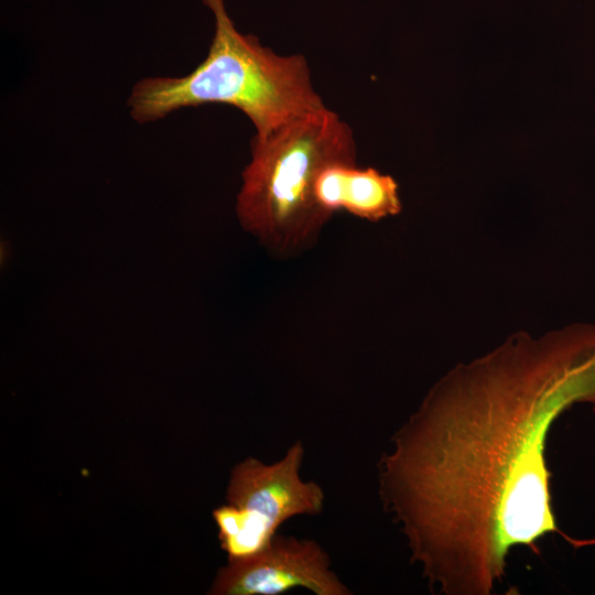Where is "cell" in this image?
<instances>
[{
  "label": "cell",
  "instance_id": "obj_1",
  "mask_svg": "<svg viewBox=\"0 0 595 595\" xmlns=\"http://www.w3.org/2000/svg\"><path fill=\"white\" fill-rule=\"evenodd\" d=\"M595 411V325L509 335L428 391L378 463L385 510L432 591L488 595L515 547L558 531L545 458L554 421Z\"/></svg>",
  "mask_w": 595,
  "mask_h": 595
},
{
  "label": "cell",
  "instance_id": "obj_2",
  "mask_svg": "<svg viewBox=\"0 0 595 595\" xmlns=\"http://www.w3.org/2000/svg\"><path fill=\"white\" fill-rule=\"evenodd\" d=\"M215 18L204 61L181 77H148L128 98L139 123L156 121L185 107L229 105L252 122L263 138L291 120L326 106L316 93L303 55H279L258 37L240 33L225 0H202Z\"/></svg>",
  "mask_w": 595,
  "mask_h": 595
},
{
  "label": "cell",
  "instance_id": "obj_3",
  "mask_svg": "<svg viewBox=\"0 0 595 595\" xmlns=\"http://www.w3.org/2000/svg\"><path fill=\"white\" fill-rule=\"evenodd\" d=\"M242 172L237 214L245 229L279 256L305 249L329 217L315 199L326 166L357 162L351 128L327 107L253 136Z\"/></svg>",
  "mask_w": 595,
  "mask_h": 595
},
{
  "label": "cell",
  "instance_id": "obj_4",
  "mask_svg": "<svg viewBox=\"0 0 595 595\" xmlns=\"http://www.w3.org/2000/svg\"><path fill=\"white\" fill-rule=\"evenodd\" d=\"M304 453L303 443L295 441L274 463L248 457L232 468L227 504L213 511L228 561L263 551L291 518L323 511V488L300 474Z\"/></svg>",
  "mask_w": 595,
  "mask_h": 595
},
{
  "label": "cell",
  "instance_id": "obj_5",
  "mask_svg": "<svg viewBox=\"0 0 595 595\" xmlns=\"http://www.w3.org/2000/svg\"><path fill=\"white\" fill-rule=\"evenodd\" d=\"M316 595H349L331 569L327 552L312 539L277 534L260 553L228 561L212 585L215 595H281L295 588Z\"/></svg>",
  "mask_w": 595,
  "mask_h": 595
},
{
  "label": "cell",
  "instance_id": "obj_6",
  "mask_svg": "<svg viewBox=\"0 0 595 595\" xmlns=\"http://www.w3.org/2000/svg\"><path fill=\"white\" fill-rule=\"evenodd\" d=\"M318 207L331 218L345 210L368 221H379L402 210L397 181L357 162H338L322 170L315 183Z\"/></svg>",
  "mask_w": 595,
  "mask_h": 595
}]
</instances>
